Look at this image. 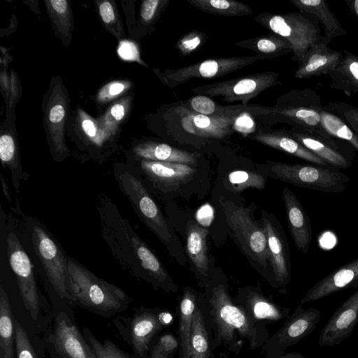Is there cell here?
<instances>
[{"mask_svg":"<svg viewBox=\"0 0 358 358\" xmlns=\"http://www.w3.org/2000/svg\"><path fill=\"white\" fill-rule=\"evenodd\" d=\"M96 209L101 237L121 266L155 287L173 290V282L161 261L121 215L113 200L103 193L97 194Z\"/></svg>","mask_w":358,"mask_h":358,"instance_id":"cell-1","label":"cell"},{"mask_svg":"<svg viewBox=\"0 0 358 358\" xmlns=\"http://www.w3.org/2000/svg\"><path fill=\"white\" fill-rule=\"evenodd\" d=\"M113 175L138 219L166 247L171 256L184 264L186 259L182 247L140 173L129 164H117L113 167Z\"/></svg>","mask_w":358,"mask_h":358,"instance_id":"cell-2","label":"cell"},{"mask_svg":"<svg viewBox=\"0 0 358 358\" xmlns=\"http://www.w3.org/2000/svg\"><path fill=\"white\" fill-rule=\"evenodd\" d=\"M236 107L239 111L259 118L268 117L270 123H287L292 128L308 131L327 141H339L330 136L323 129L321 96L313 89L292 90L280 96L273 106L238 105Z\"/></svg>","mask_w":358,"mask_h":358,"instance_id":"cell-3","label":"cell"},{"mask_svg":"<svg viewBox=\"0 0 358 358\" xmlns=\"http://www.w3.org/2000/svg\"><path fill=\"white\" fill-rule=\"evenodd\" d=\"M68 273L72 303L94 313L109 317L127 310L132 301L121 288L100 278L69 256Z\"/></svg>","mask_w":358,"mask_h":358,"instance_id":"cell-4","label":"cell"},{"mask_svg":"<svg viewBox=\"0 0 358 358\" xmlns=\"http://www.w3.org/2000/svg\"><path fill=\"white\" fill-rule=\"evenodd\" d=\"M22 227L25 243L47 281L58 296L72 302L68 286L69 256L40 220L24 216Z\"/></svg>","mask_w":358,"mask_h":358,"instance_id":"cell-5","label":"cell"},{"mask_svg":"<svg viewBox=\"0 0 358 358\" xmlns=\"http://www.w3.org/2000/svg\"><path fill=\"white\" fill-rule=\"evenodd\" d=\"M218 201L231 239L259 273L268 268L272 273L266 236L260 220L255 219L253 210L223 196Z\"/></svg>","mask_w":358,"mask_h":358,"instance_id":"cell-6","label":"cell"},{"mask_svg":"<svg viewBox=\"0 0 358 358\" xmlns=\"http://www.w3.org/2000/svg\"><path fill=\"white\" fill-rule=\"evenodd\" d=\"M257 172L294 186L326 193H341L350 178L338 169L313 164H287L267 161L257 164Z\"/></svg>","mask_w":358,"mask_h":358,"instance_id":"cell-7","label":"cell"},{"mask_svg":"<svg viewBox=\"0 0 358 358\" xmlns=\"http://www.w3.org/2000/svg\"><path fill=\"white\" fill-rule=\"evenodd\" d=\"M255 20L289 41L293 49L292 59L298 64L310 46L322 37L316 17L301 12L286 14L262 13L257 15Z\"/></svg>","mask_w":358,"mask_h":358,"instance_id":"cell-8","label":"cell"},{"mask_svg":"<svg viewBox=\"0 0 358 358\" xmlns=\"http://www.w3.org/2000/svg\"><path fill=\"white\" fill-rule=\"evenodd\" d=\"M6 234V255L10 267L14 273L19 292L26 309L34 320L41 313V294L37 286L34 266L21 241L19 233L7 225Z\"/></svg>","mask_w":358,"mask_h":358,"instance_id":"cell-9","label":"cell"},{"mask_svg":"<svg viewBox=\"0 0 358 358\" xmlns=\"http://www.w3.org/2000/svg\"><path fill=\"white\" fill-rule=\"evenodd\" d=\"M281 84L278 73L266 71L199 86L192 92L197 95L222 96L226 102L241 101L245 106L263 91Z\"/></svg>","mask_w":358,"mask_h":358,"instance_id":"cell-10","label":"cell"},{"mask_svg":"<svg viewBox=\"0 0 358 358\" xmlns=\"http://www.w3.org/2000/svg\"><path fill=\"white\" fill-rule=\"evenodd\" d=\"M259 60L262 59L257 55L209 59L157 73L164 84L175 87L194 78H220Z\"/></svg>","mask_w":358,"mask_h":358,"instance_id":"cell-11","label":"cell"},{"mask_svg":"<svg viewBox=\"0 0 358 358\" xmlns=\"http://www.w3.org/2000/svg\"><path fill=\"white\" fill-rule=\"evenodd\" d=\"M141 175L151 193L163 196L193 178L196 169L191 165L149 160H133L129 163Z\"/></svg>","mask_w":358,"mask_h":358,"instance_id":"cell-12","label":"cell"},{"mask_svg":"<svg viewBox=\"0 0 358 358\" xmlns=\"http://www.w3.org/2000/svg\"><path fill=\"white\" fill-rule=\"evenodd\" d=\"M210 302L218 336L226 341L232 339L235 330L242 336L252 339L255 329L249 315L231 301L225 286L219 283L212 288Z\"/></svg>","mask_w":358,"mask_h":358,"instance_id":"cell-13","label":"cell"},{"mask_svg":"<svg viewBox=\"0 0 358 358\" xmlns=\"http://www.w3.org/2000/svg\"><path fill=\"white\" fill-rule=\"evenodd\" d=\"M260 222L266 236L273 277L278 286H285L291 279V259L287 236L273 213L262 210Z\"/></svg>","mask_w":358,"mask_h":358,"instance_id":"cell-14","label":"cell"},{"mask_svg":"<svg viewBox=\"0 0 358 358\" xmlns=\"http://www.w3.org/2000/svg\"><path fill=\"white\" fill-rule=\"evenodd\" d=\"M289 134L301 145L335 168L348 169L352 166L355 150L339 141L331 142L308 131L292 128Z\"/></svg>","mask_w":358,"mask_h":358,"instance_id":"cell-15","label":"cell"},{"mask_svg":"<svg viewBox=\"0 0 358 358\" xmlns=\"http://www.w3.org/2000/svg\"><path fill=\"white\" fill-rule=\"evenodd\" d=\"M358 322V289L352 293L322 329L318 339L320 346H333L341 343L352 333Z\"/></svg>","mask_w":358,"mask_h":358,"instance_id":"cell-16","label":"cell"},{"mask_svg":"<svg viewBox=\"0 0 358 358\" xmlns=\"http://www.w3.org/2000/svg\"><path fill=\"white\" fill-rule=\"evenodd\" d=\"M52 343L64 358H96L91 346L64 313H59L55 318Z\"/></svg>","mask_w":358,"mask_h":358,"instance_id":"cell-17","label":"cell"},{"mask_svg":"<svg viewBox=\"0 0 358 358\" xmlns=\"http://www.w3.org/2000/svg\"><path fill=\"white\" fill-rule=\"evenodd\" d=\"M323 36L310 46L294 73L296 78H310L329 74L341 62L343 55L328 47Z\"/></svg>","mask_w":358,"mask_h":358,"instance_id":"cell-18","label":"cell"},{"mask_svg":"<svg viewBox=\"0 0 358 358\" xmlns=\"http://www.w3.org/2000/svg\"><path fill=\"white\" fill-rule=\"evenodd\" d=\"M288 227L299 250L306 254L310 248L313 229L309 217L295 194L287 187L282 191Z\"/></svg>","mask_w":358,"mask_h":358,"instance_id":"cell-19","label":"cell"},{"mask_svg":"<svg viewBox=\"0 0 358 358\" xmlns=\"http://www.w3.org/2000/svg\"><path fill=\"white\" fill-rule=\"evenodd\" d=\"M358 286V258L340 266L313 285L300 305L315 301L335 292Z\"/></svg>","mask_w":358,"mask_h":358,"instance_id":"cell-20","label":"cell"},{"mask_svg":"<svg viewBox=\"0 0 358 358\" xmlns=\"http://www.w3.org/2000/svg\"><path fill=\"white\" fill-rule=\"evenodd\" d=\"M181 125L188 133L197 136L220 139L228 135L234 127L236 117L205 115L181 108Z\"/></svg>","mask_w":358,"mask_h":358,"instance_id":"cell-21","label":"cell"},{"mask_svg":"<svg viewBox=\"0 0 358 358\" xmlns=\"http://www.w3.org/2000/svg\"><path fill=\"white\" fill-rule=\"evenodd\" d=\"M208 231L189 220L186 227V252L194 271L201 278H211L215 272L208 248Z\"/></svg>","mask_w":358,"mask_h":358,"instance_id":"cell-22","label":"cell"},{"mask_svg":"<svg viewBox=\"0 0 358 358\" xmlns=\"http://www.w3.org/2000/svg\"><path fill=\"white\" fill-rule=\"evenodd\" d=\"M300 305L277 335L278 347L283 350L296 343L314 331L320 311L314 308L303 310Z\"/></svg>","mask_w":358,"mask_h":358,"instance_id":"cell-23","label":"cell"},{"mask_svg":"<svg viewBox=\"0 0 358 358\" xmlns=\"http://www.w3.org/2000/svg\"><path fill=\"white\" fill-rule=\"evenodd\" d=\"M251 138L257 142L311 164L325 166H329L297 141L289 134V131L261 130Z\"/></svg>","mask_w":358,"mask_h":358,"instance_id":"cell-24","label":"cell"},{"mask_svg":"<svg viewBox=\"0 0 358 358\" xmlns=\"http://www.w3.org/2000/svg\"><path fill=\"white\" fill-rule=\"evenodd\" d=\"M131 157L133 160L173 162L191 166L197 163V157L194 153L166 143L154 141H145L136 145L132 148Z\"/></svg>","mask_w":358,"mask_h":358,"instance_id":"cell-25","label":"cell"},{"mask_svg":"<svg viewBox=\"0 0 358 358\" xmlns=\"http://www.w3.org/2000/svg\"><path fill=\"white\" fill-rule=\"evenodd\" d=\"M292 4L300 12L316 17L324 30L325 41L330 43L334 38L345 36L346 31L329 8L324 0H290Z\"/></svg>","mask_w":358,"mask_h":358,"instance_id":"cell-26","label":"cell"},{"mask_svg":"<svg viewBox=\"0 0 358 358\" xmlns=\"http://www.w3.org/2000/svg\"><path fill=\"white\" fill-rule=\"evenodd\" d=\"M329 87L343 92L350 96L358 93V57L347 50L339 64L329 74Z\"/></svg>","mask_w":358,"mask_h":358,"instance_id":"cell-27","label":"cell"},{"mask_svg":"<svg viewBox=\"0 0 358 358\" xmlns=\"http://www.w3.org/2000/svg\"><path fill=\"white\" fill-rule=\"evenodd\" d=\"M236 45L254 51L262 59H273L293 52L289 41L273 32L241 41Z\"/></svg>","mask_w":358,"mask_h":358,"instance_id":"cell-28","label":"cell"},{"mask_svg":"<svg viewBox=\"0 0 358 358\" xmlns=\"http://www.w3.org/2000/svg\"><path fill=\"white\" fill-rule=\"evenodd\" d=\"M159 317L154 313L144 312L136 315L131 323L130 338L133 349L143 356L148 349V344L161 328Z\"/></svg>","mask_w":358,"mask_h":358,"instance_id":"cell-29","label":"cell"},{"mask_svg":"<svg viewBox=\"0 0 358 358\" xmlns=\"http://www.w3.org/2000/svg\"><path fill=\"white\" fill-rule=\"evenodd\" d=\"M15 318L6 289L0 286V358H14Z\"/></svg>","mask_w":358,"mask_h":358,"instance_id":"cell-30","label":"cell"},{"mask_svg":"<svg viewBox=\"0 0 358 358\" xmlns=\"http://www.w3.org/2000/svg\"><path fill=\"white\" fill-rule=\"evenodd\" d=\"M320 116L322 126L330 136L345 141L358 152V135L345 121L325 106L322 107Z\"/></svg>","mask_w":358,"mask_h":358,"instance_id":"cell-31","label":"cell"},{"mask_svg":"<svg viewBox=\"0 0 358 358\" xmlns=\"http://www.w3.org/2000/svg\"><path fill=\"white\" fill-rule=\"evenodd\" d=\"M196 8L205 13L226 17L250 15L252 9L247 4L234 0H187Z\"/></svg>","mask_w":358,"mask_h":358,"instance_id":"cell-32","label":"cell"},{"mask_svg":"<svg viewBox=\"0 0 358 358\" xmlns=\"http://www.w3.org/2000/svg\"><path fill=\"white\" fill-rule=\"evenodd\" d=\"M195 308L194 294L187 287L180 305L179 332L183 358H190V339Z\"/></svg>","mask_w":358,"mask_h":358,"instance_id":"cell-33","label":"cell"},{"mask_svg":"<svg viewBox=\"0 0 358 358\" xmlns=\"http://www.w3.org/2000/svg\"><path fill=\"white\" fill-rule=\"evenodd\" d=\"M179 108L205 115L236 117L239 114L234 106H220L204 95L191 97Z\"/></svg>","mask_w":358,"mask_h":358,"instance_id":"cell-34","label":"cell"},{"mask_svg":"<svg viewBox=\"0 0 358 358\" xmlns=\"http://www.w3.org/2000/svg\"><path fill=\"white\" fill-rule=\"evenodd\" d=\"M266 178L259 172L235 170L228 173L224 180V184L229 191L240 193L247 189H264Z\"/></svg>","mask_w":358,"mask_h":358,"instance_id":"cell-35","label":"cell"},{"mask_svg":"<svg viewBox=\"0 0 358 358\" xmlns=\"http://www.w3.org/2000/svg\"><path fill=\"white\" fill-rule=\"evenodd\" d=\"M209 342L203 317L195 308L190 339V358H208Z\"/></svg>","mask_w":358,"mask_h":358,"instance_id":"cell-36","label":"cell"},{"mask_svg":"<svg viewBox=\"0 0 358 358\" xmlns=\"http://www.w3.org/2000/svg\"><path fill=\"white\" fill-rule=\"evenodd\" d=\"M247 296L250 309L255 318L277 320L282 317L278 308L259 294L251 291Z\"/></svg>","mask_w":358,"mask_h":358,"instance_id":"cell-37","label":"cell"},{"mask_svg":"<svg viewBox=\"0 0 358 358\" xmlns=\"http://www.w3.org/2000/svg\"><path fill=\"white\" fill-rule=\"evenodd\" d=\"M83 331L96 358H130L110 341L105 340L101 343L88 329L85 328Z\"/></svg>","mask_w":358,"mask_h":358,"instance_id":"cell-38","label":"cell"},{"mask_svg":"<svg viewBox=\"0 0 358 358\" xmlns=\"http://www.w3.org/2000/svg\"><path fill=\"white\" fill-rule=\"evenodd\" d=\"M325 106L340 116L358 135V107L340 101H328Z\"/></svg>","mask_w":358,"mask_h":358,"instance_id":"cell-39","label":"cell"},{"mask_svg":"<svg viewBox=\"0 0 358 358\" xmlns=\"http://www.w3.org/2000/svg\"><path fill=\"white\" fill-rule=\"evenodd\" d=\"M15 337L17 358H38L27 331L17 319H15Z\"/></svg>","mask_w":358,"mask_h":358,"instance_id":"cell-40","label":"cell"},{"mask_svg":"<svg viewBox=\"0 0 358 358\" xmlns=\"http://www.w3.org/2000/svg\"><path fill=\"white\" fill-rule=\"evenodd\" d=\"M205 33L192 31L181 37L176 43V48L182 56H187L198 50L206 41Z\"/></svg>","mask_w":358,"mask_h":358,"instance_id":"cell-41","label":"cell"},{"mask_svg":"<svg viewBox=\"0 0 358 358\" xmlns=\"http://www.w3.org/2000/svg\"><path fill=\"white\" fill-rule=\"evenodd\" d=\"M169 1L145 0L142 3L141 8V16L142 19L149 22L157 15L159 10L164 8Z\"/></svg>","mask_w":358,"mask_h":358,"instance_id":"cell-42","label":"cell"},{"mask_svg":"<svg viewBox=\"0 0 358 358\" xmlns=\"http://www.w3.org/2000/svg\"><path fill=\"white\" fill-rule=\"evenodd\" d=\"M81 125L85 134L90 139V141L96 148H101L103 146L105 137L98 133L94 122L87 117H83Z\"/></svg>","mask_w":358,"mask_h":358,"instance_id":"cell-43","label":"cell"},{"mask_svg":"<svg viewBox=\"0 0 358 358\" xmlns=\"http://www.w3.org/2000/svg\"><path fill=\"white\" fill-rule=\"evenodd\" d=\"M120 57L129 61H139V55L136 45L130 41H124L120 43L117 49Z\"/></svg>","mask_w":358,"mask_h":358,"instance_id":"cell-44","label":"cell"},{"mask_svg":"<svg viewBox=\"0 0 358 358\" xmlns=\"http://www.w3.org/2000/svg\"><path fill=\"white\" fill-rule=\"evenodd\" d=\"M155 347L160 352L168 354L173 352L178 348V341L173 335L165 334L159 338Z\"/></svg>","mask_w":358,"mask_h":358,"instance_id":"cell-45","label":"cell"},{"mask_svg":"<svg viewBox=\"0 0 358 358\" xmlns=\"http://www.w3.org/2000/svg\"><path fill=\"white\" fill-rule=\"evenodd\" d=\"M125 89V85L122 83H113L108 85V86H106L101 93L100 96L102 99H110L113 98L118 94H120L121 92H122Z\"/></svg>","mask_w":358,"mask_h":358,"instance_id":"cell-46","label":"cell"},{"mask_svg":"<svg viewBox=\"0 0 358 358\" xmlns=\"http://www.w3.org/2000/svg\"><path fill=\"white\" fill-rule=\"evenodd\" d=\"M99 13L106 23H111L115 20V12L109 1H103L100 4Z\"/></svg>","mask_w":358,"mask_h":358,"instance_id":"cell-47","label":"cell"},{"mask_svg":"<svg viewBox=\"0 0 358 358\" xmlns=\"http://www.w3.org/2000/svg\"><path fill=\"white\" fill-rule=\"evenodd\" d=\"M65 110L62 105L57 104L49 112V120L53 124H58L64 119Z\"/></svg>","mask_w":358,"mask_h":358,"instance_id":"cell-48","label":"cell"},{"mask_svg":"<svg viewBox=\"0 0 358 358\" xmlns=\"http://www.w3.org/2000/svg\"><path fill=\"white\" fill-rule=\"evenodd\" d=\"M124 115L125 108L122 104H115L110 110V117L116 121L122 120L124 117Z\"/></svg>","mask_w":358,"mask_h":358,"instance_id":"cell-49","label":"cell"},{"mask_svg":"<svg viewBox=\"0 0 358 358\" xmlns=\"http://www.w3.org/2000/svg\"><path fill=\"white\" fill-rule=\"evenodd\" d=\"M0 178L3 195L6 200L10 203L12 201V198L8 185L7 182L5 180L2 174H1Z\"/></svg>","mask_w":358,"mask_h":358,"instance_id":"cell-50","label":"cell"},{"mask_svg":"<svg viewBox=\"0 0 358 358\" xmlns=\"http://www.w3.org/2000/svg\"><path fill=\"white\" fill-rule=\"evenodd\" d=\"M345 2L358 22V0H345Z\"/></svg>","mask_w":358,"mask_h":358,"instance_id":"cell-51","label":"cell"},{"mask_svg":"<svg viewBox=\"0 0 358 358\" xmlns=\"http://www.w3.org/2000/svg\"><path fill=\"white\" fill-rule=\"evenodd\" d=\"M150 358H168V356L167 354L160 352L155 347Z\"/></svg>","mask_w":358,"mask_h":358,"instance_id":"cell-52","label":"cell"},{"mask_svg":"<svg viewBox=\"0 0 358 358\" xmlns=\"http://www.w3.org/2000/svg\"><path fill=\"white\" fill-rule=\"evenodd\" d=\"M279 358H305L301 354L298 352L288 353Z\"/></svg>","mask_w":358,"mask_h":358,"instance_id":"cell-53","label":"cell"}]
</instances>
